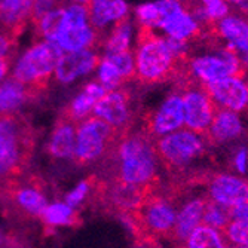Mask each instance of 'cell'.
Masks as SVG:
<instances>
[{"mask_svg":"<svg viewBox=\"0 0 248 248\" xmlns=\"http://www.w3.org/2000/svg\"><path fill=\"white\" fill-rule=\"evenodd\" d=\"M155 152L168 170L177 171L186 167L204 152V143L199 135L190 131H175L155 143Z\"/></svg>","mask_w":248,"mask_h":248,"instance_id":"6","label":"cell"},{"mask_svg":"<svg viewBox=\"0 0 248 248\" xmlns=\"http://www.w3.org/2000/svg\"><path fill=\"white\" fill-rule=\"evenodd\" d=\"M231 216H232V220L244 221L248 224V204H242V205L231 208Z\"/></svg>","mask_w":248,"mask_h":248,"instance_id":"37","label":"cell"},{"mask_svg":"<svg viewBox=\"0 0 248 248\" xmlns=\"http://www.w3.org/2000/svg\"><path fill=\"white\" fill-rule=\"evenodd\" d=\"M36 97L37 94L31 88L19 83L14 78L8 79L0 85V115L14 113L22 103Z\"/></svg>","mask_w":248,"mask_h":248,"instance_id":"23","label":"cell"},{"mask_svg":"<svg viewBox=\"0 0 248 248\" xmlns=\"http://www.w3.org/2000/svg\"><path fill=\"white\" fill-rule=\"evenodd\" d=\"M36 31L39 36L45 37L48 42H52L65 26V12L61 5H57L55 9H51L42 18L34 21Z\"/></svg>","mask_w":248,"mask_h":248,"instance_id":"26","label":"cell"},{"mask_svg":"<svg viewBox=\"0 0 248 248\" xmlns=\"http://www.w3.org/2000/svg\"><path fill=\"white\" fill-rule=\"evenodd\" d=\"M33 2L26 0H2L0 2V31L14 40L31 19Z\"/></svg>","mask_w":248,"mask_h":248,"instance_id":"14","label":"cell"},{"mask_svg":"<svg viewBox=\"0 0 248 248\" xmlns=\"http://www.w3.org/2000/svg\"><path fill=\"white\" fill-rule=\"evenodd\" d=\"M34 149V131L24 116L0 115V187L24 174Z\"/></svg>","mask_w":248,"mask_h":248,"instance_id":"2","label":"cell"},{"mask_svg":"<svg viewBox=\"0 0 248 248\" xmlns=\"http://www.w3.org/2000/svg\"><path fill=\"white\" fill-rule=\"evenodd\" d=\"M202 86L213 103H218L224 107V110L239 111L247 107V85L238 78H226Z\"/></svg>","mask_w":248,"mask_h":248,"instance_id":"12","label":"cell"},{"mask_svg":"<svg viewBox=\"0 0 248 248\" xmlns=\"http://www.w3.org/2000/svg\"><path fill=\"white\" fill-rule=\"evenodd\" d=\"M241 129H242L241 121L235 111L217 110L207 131H208V137L211 140L224 143V141H229L238 137Z\"/></svg>","mask_w":248,"mask_h":248,"instance_id":"22","label":"cell"},{"mask_svg":"<svg viewBox=\"0 0 248 248\" xmlns=\"http://www.w3.org/2000/svg\"><path fill=\"white\" fill-rule=\"evenodd\" d=\"M100 57L93 51H82V52H69L62 54L61 60L57 64L55 75L57 79L69 83L76 78L89 73L93 69L100 64Z\"/></svg>","mask_w":248,"mask_h":248,"instance_id":"15","label":"cell"},{"mask_svg":"<svg viewBox=\"0 0 248 248\" xmlns=\"http://www.w3.org/2000/svg\"><path fill=\"white\" fill-rule=\"evenodd\" d=\"M124 135L95 116L85 119L76 131L75 161L79 165H86L101 157H108Z\"/></svg>","mask_w":248,"mask_h":248,"instance_id":"4","label":"cell"},{"mask_svg":"<svg viewBox=\"0 0 248 248\" xmlns=\"http://www.w3.org/2000/svg\"><path fill=\"white\" fill-rule=\"evenodd\" d=\"M0 193H3L18 208L31 216H42L45 208L48 207L46 198L37 186V182L21 183L18 180H14L0 187Z\"/></svg>","mask_w":248,"mask_h":248,"instance_id":"11","label":"cell"},{"mask_svg":"<svg viewBox=\"0 0 248 248\" xmlns=\"http://www.w3.org/2000/svg\"><path fill=\"white\" fill-rule=\"evenodd\" d=\"M247 93H248V85H247ZM247 106H248V98H247Z\"/></svg>","mask_w":248,"mask_h":248,"instance_id":"41","label":"cell"},{"mask_svg":"<svg viewBox=\"0 0 248 248\" xmlns=\"http://www.w3.org/2000/svg\"><path fill=\"white\" fill-rule=\"evenodd\" d=\"M242 12H245V14H248V2H233Z\"/></svg>","mask_w":248,"mask_h":248,"instance_id":"40","label":"cell"},{"mask_svg":"<svg viewBox=\"0 0 248 248\" xmlns=\"http://www.w3.org/2000/svg\"><path fill=\"white\" fill-rule=\"evenodd\" d=\"M182 6L180 2H174V0H162V2H155V3H144L137 8V16L143 26L149 27H159L162 21L172 14L175 9Z\"/></svg>","mask_w":248,"mask_h":248,"instance_id":"25","label":"cell"},{"mask_svg":"<svg viewBox=\"0 0 248 248\" xmlns=\"http://www.w3.org/2000/svg\"><path fill=\"white\" fill-rule=\"evenodd\" d=\"M131 40V22L126 18L115 22V27L106 40V55H116L129 51Z\"/></svg>","mask_w":248,"mask_h":248,"instance_id":"27","label":"cell"},{"mask_svg":"<svg viewBox=\"0 0 248 248\" xmlns=\"http://www.w3.org/2000/svg\"><path fill=\"white\" fill-rule=\"evenodd\" d=\"M57 46L64 52H82L98 45V33L89 26L79 29H64L54 40Z\"/></svg>","mask_w":248,"mask_h":248,"instance_id":"17","label":"cell"},{"mask_svg":"<svg viewBox=\"0 0 248 248\" xmlns=\"http://www.w3.org/2000/svg\"><path fill=\"white\" fill-rule=\"evenodd\" d=\"M180 80H182V88L185 89V95H180L183 103L185 125L190 132H205L216 113V104L205 93L202 83L196 85L195 79L189 73Z\"/></svg>","mask_w":248,"mask_h":248,"instance_id":"7","label":"cell"},{"mask_svg":"<svg viewBox=\"0 0 248 248\" xmlns=\"http://www.w3.org/2000/svg\"><path fill=\"white\" fill-rule=\"evenodd\" d=\"M202 221H204L205 226H208L217 232L218 231L224 232V229L228 228V224L232 221L231 210L220 205V204H216V202H213V201H207Z\"/></svg>","mask_w":248,"mask_h":248,"instance_id":"28","label":"cell"},{"mask_svg":"<svg viewBox=\"0 0 248 248\" xmlns=\"http://www.w3.org/2000/svg\"><path fill=\"white\" fill-rule=\"evenodd\" d=\"M14 46H15V40L0 31V58H9L11 52L14 51Z\"/></svg>","mask_w":248,"mask_h":248,"instance_id":"36","label":"cell"},{"mask_svg":"<svg viewBox=\"0 0 248 248\" xmlns=\"http://www.w3.org/2000/svg\"><path fill=\"white\" fill-rule=\"evenodd\" d=\"M134 61L135 78L144 85H155L171 78H178L187 65L186 58H175L172 55L165 39L156 36L152 27L143 24Z\"/></svg>","mask_w":248,"mask_h":248,"instance_id":"3","label":"cell"},{"mask_svg":"<svg viewBox=\"0 0 248 248\" xmlns=\"http://www.w3.org/2000/svg\"><path fill=\"white\" fill-rule=\"evenodd\" d=\"M9 69V58H0V79H2Z\"/></svg>","mask_w":248,"mask_h":248,"instance_id":"39","label":"cell"},{"mask_svg":"<svg viewBox=\"0 0 248 248\" xmlns=\"http://www.w3.org/2000/svg\"><path fill=\"white\" fill-rule=\"evenodd\" d=\"M226 235V238H229L233 244H236L238 247H244L248 248V224L244 221H238V220H232L228 228L223 232Z\"/></svg>","mask_w":248,"mask_h":248,"instance_id":"33","label":"cell"},{"mask_svg":"<svg viewBox=\"0 0 248 248\" xmlns=\"http://www.w3.org/2000/svg\"><path fill=\"white\" fill-rule=\"evenodd\" d=\"M211 201L226 208L248 204V183L232 175H217L210 185Z\"/></svg>","mask_w":248,"mask_h":248,"instance_id":"13","label":"cell"},{"mask_svg":"<svg viewBox=\"0 0 248 248\" xmlns=\"http://www.w3.org/2000/svg\"><path fill=\"white\" fill-rule=\"evenodd\" d=\"M108 157H113L116 164L115 174L108 178L147 190L159 189L155 141L143 131L125 134Z\"/></svg>","mask_w":248,"mask_h":248,"instance_id":"1","label":"cell"},{"mask_svg":"<svg viewBox=\"0 0 248 248\" xmlns=\"http://www.w3.org/2000/svg\"><path fill=\"white\" fill-rule=\"evenodd\" d=\"M233 248H244V247H233Z\"/></svg>","mask_w":248,"mask_h":248,"instance_id":"42","label":"cell"},{"mask_svg":"<svg viewBox=\"0 0 248 248\" xmlns=\"http://www.w3.org/2000/svg\"><path fill=\"white\" fill-rule=\"evenodd\" d=\"M159 27L164 29L171 39L182 40V42H187L189 39H192L201 33L198 22L183 8V3L178 9H175L172 14H170L162 21V24Z\"/></svg>","mask_w":248,"mask_h":248,"instance_id":"19","label":"cell"},{"mask_svg":"<svg viewBox=\"0 0 248 248\" xmlns=\"http://www.w3.org/2000/svg\"><path fill=\"white\" fill-rule=\"evenodd\" d=\"M247 157L248 156H247V152L244 149L238 152V155L235 157V164H236L238 171H241V172H245L247 171Z\"/></svg>","mask_w":248,"mask_h":248,"instance_id":"38","label":"cell"},{"mask_svg":"<svg viewBox=\"0 0 248 248\" xmlns=\"http://www.w3.org/2000/svg\"><path fill=\"white\" fill-rule=\"evenodd\" d=\"M106 93H108V91H106L101 85L88 83L83 88V91L64 108L62 115L65 118H69L70 121H73V122L82 121L83 118H86L89 115V111H93L94 106L98 103V100Z\"/></svg>","mask_w":248,"mask_h":248,"instance_id":"21","label":"cell"},{"mask_svg":"<svg viewBox=\"0 0 248 248\" xmlns=\"http://www.w3.org/2000/svg\"><path fill=\"white\" fill-rule=\"evenodd\" d=\"M42 217L46 224L51 226H61V224H75L78 223L76 213L72 207L65 204H52L45 208Z\"/></svg>","mask_w":248,"mask_h":248,"instance_id":"30","label":"cell"},{"mask_svg":"<svg viewBox=\"0 0 248 248\" xmlns=\"http://www.w3.org/2000/svg\"><path fill=\"white\" fill-rule=\"evenodd\" d=\"M98 79L103 83V88L106 91H115V89L124 82L119 72L115 69L113 64H110L107 60L100 61V70H98Z\"/></svg>","mask_w":248,"mask_h":248,"instance_id":"32","label":"cell"},{"mask_svg":"<svg viewBox=\"0 0 248 248\" xmlns=\"http://www.w3.org/2000/svg\"><path fill=\"white\" fill-rule=\"evenodd\" d=\"M220 34L228 40V46L235 52H242L248 55V22L236 18L226 16L218 24Z\"/></svg>","mask_w":248,"mask_h":248,"instance_id":"24","label":"cell"},{"mask_svg":"<svg viewBox=\"0 0 248 248\" xmlns=\"http://www.w3.org/2000/svg\"><path fill=\"white\" fill-rule=\"evenodd\" d=\"M202 5V12L210 22H214L217 19L226 18V14L229 12L228 3L221 2V0H205Z\"/></svg>","mask_w":248,"mask_h":248,"instance_id":"34","label":"cell"},{"mask_svg":"<svg viewBox=\"0 0 248 248\" xmlns=\"http://www.w3.org/2000/svg\"><path fill=\"white\" fill-rule=\"evenodd\" d=\"M186 248H224L220 233L208 226H198L186 239Z\"/></svg>","mask_w":248,"mask_h":248,"instance_id":"29","label":"cell"},{"mask_svg":"<svg viewBox=\"0 0 248 248\" xmlns=\"http://www.w3.org/2000/svg\"><path fill=\"white\" fill-rule=\"evenodd\" d=\"M183 124H185V116H183L182 97L178 94H172L164 101V104L153 115L146 118V125L143 132L152 140L156 137L162 139L168 134L178 131Z\"/></svg>","mask_w":248,"mask_h":248,"instance_id":"10","label":"cell"},{"mask_svg":"<svg viewBox=\"0 0 248 248\" xmlns=\"http://www.w3.org/2000/svg\"><path fill=\"white\" fill-rule=\"evenodd\" d=\"M132 97L126 89H115L106 93L94 106L93 113L95 118L104 121L122 134L129 132L131 128V108Z\"/></svg>","mask_w":248,"mask_h":248,"instance_id":"9","label":"cell"},{"mask_svg":"<svg viewBox=\"0 0 248 248\" xmlns=\"http://www.w3.org/2000/svg\"><path fill=\"white\" fill-rule=\"evenodd\" d=\"M205 204H207V201L195 199V201L187 202L182 208V211L175 217V224H174L172 238L175 241H182V242L186 241L190 236V233L199 226L202 217H204Z\"/></svg>","mask_w":248,"mask_h":248,"instance_id":"20","label":"cell"},{"mask_svg":"<svg viewBox=\"0 0 248 248\" xmlns=\"http://www.w3.org/2000/svg\"><path fill=\"white\" fill-rule=\"evenodd\" d=\"M76 122L60 115L49 141V153L55 157H73L76 144Z\"/></svg>","mask_w":248,"mask_h":248,"instance_id":"18","label":"cell"},{"mask_svg":"<svg viewBox=\"0 0 248 248\" xmlns=\"http://www.w3.org/2000/svg\"><path fill=\"white\" fill-rule=\"evenodd\" d=\"M62 57V51L52 42H40L22 55L15 67L14 79L31 88L36 94L46 89L51 75Z\"/></svg>","mask_w":248,"mask_h":248,"instance_id":"5","label":"cell"},{"mask_svg":"<svg viewBox=\"0 0 248 248\" xmlns=\"http://www.w3.org/2000/svg\"><path fill=\"white\" fill-rule=\"evenodd\" d=\"M93 186H94V177L85 180V182H82L73 192L67 195L65 201H67V204H69V207H75V205L80 204V202L85 199V196L89 193V190L93 189Z\"/></svg>","mask_w":248,"mask_h":248,"instance_id":"35","label":"cell"},{"mask_svg":"<svg viewBox=\"0 0 248 248\" xmlns=\"http://www.w3.org/2000/svg\"><path fill=\"white\" fill-rule=\"evenodd\" d=\"M187 70L193 79H199L202 85L214 83L226 78H238L244 75L245 69L236 52L228 46L221 55H205L187 61Z\"/></svg>","mask_w":248,"mask_h":248,"instance_id":"8","label":"cell"},{"mask_svg":"<svg viewBox=\"0 0 248 248\" xmlns=\"http://www.w3.org/2000/svg\"><path fill=\"white\" fill-rule=\"evenodd\" d=\"M104 60H107L110 64L115 65V69L119 72L124 82L135 78V61H134V55L131 51L116 54V55H106Z\"/></svg>","mask_w":248,"mask_h":248,"instance_id":"31","label":"cell"},{"mask_svg":"<svg viewBox=\"0 0 248 248\" xmlns=\"http://www.w3.org/2000/svg\"><path fill=\"white\" fill-rule=\"evenodd\" d=\"M89 24L94 30L103 29L110 22H118L128 16V5L119 0H94L85 2Z\"/></svg>","mask_w":248,"mask_h":248,"instance_id":"16","label":"cell"}]
</instances>
